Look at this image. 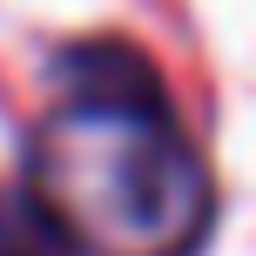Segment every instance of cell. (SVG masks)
Listing matches in <instances>:
<instances>
[{
	"label": "cell",
	"instance_id": "1",
	"mask_svg": "<svg viewBox=\"0 0 256 256\" xmlns=\"http://www.w3.org/2000/svg\"><path fill=\"white\" fill-rule=\"evenodd\" d=\"M61 115L34 142V182L68 250L189 256L209 230L202 155L168 115V88L128 40H81L54 61Z\"/></svg>",
	"mask_w": 256,
	"mask_h": 256
},
{
	"label": "cell",
	"instance_id": "2",
	"mask_svg": "<svg viewBox=\"0 0 256 256\" xmlns=\"http://www.w3.org/2000/svg\"><path fill=\"white\" fill-rule=\"evenodd\" d=\"M68 236L61 222L40 209V196H0V256H61Z\"/></svg>",
	"mask_w": 256,
	"mask_h": 256
}]
</instances>
